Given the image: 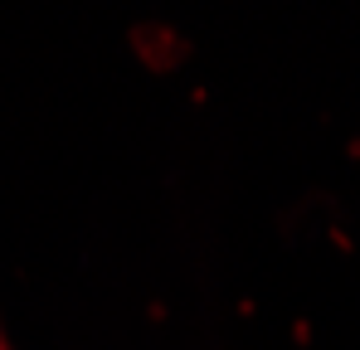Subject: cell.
I'll use <instances>...</instances> for the list:
<instances>
[{"label": "cell", "mask_w": 360, "mask_h": 350, "mask_svg": "<svg viewBox=\"0 0 360 350\" xmlns=\"http://www.w3.org/2000/svg\"><path fill=\"white\" fill-rule=\"evenodd\" d=\"M0 350H5V346H0Z\"/></svg>", "instance_id": "obj_1"}]
</instances>
